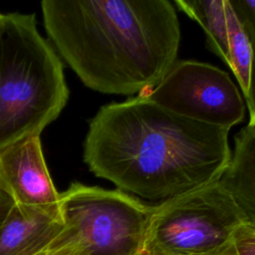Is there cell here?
I'll return each mask as SVG.
<instances>
[{
	"label": "cell",
	"mask_w": 255,
	"mask_h": 255,
	"mask_svg": "<svg viewBox=\"0 0 255 255\" xmlns=\"http://www.w3.org/2000/svg\"><path fill=\"white\" fill-rule=\"evenodd\" d=\"M232 244L237 255H255V227L242 225L235 232Z\"/></svg>",
	"instance_id": "cell-13"
},
{
	"label": "cell",
	"mask_w": 255,
	"mask_h": 255,
	"mask_svg": "<svg viewBox=\"0 0 255 255\" xmlns=\"http://www.w3.org/2000/svg\"><path fill=\"white\" fill-rule=\"evenodd\" d=\"M228 134L136 96L99 109L83 157L97 177L160 202L220 179L232 155Z\"/></svg>",
	"instance_id": "cell-1"
},
{
	"label": "cell",
	"mask_w": 255,
	"mask_h": 255,
	"mask_svg": "<svg viewBox=\"0 0 255 255\" xmlns=\"http://www.w3.org/2000/svg\"><path fill=\"white\" fill-rule=\"evenodd\" d=\"M238 21L249 36L255 38V0H229Z\"/></svg>",
	"instance_id": "cell-12"
},
{
	"label": "cell",
	"mask_w": 255,
	"mask_h": 255,
	"mask_svg": "<svg viewBox=\"0 0 255 255\" xmlns=\"http://www.w3.org/2000/svg\"><path fill=\"white\" fill-rule=\"evenodd\" d=\"M14 204L12 198L0 188V226Z\"/></svg>",
	"instance_id": "cell-16"
},
{
	"label": "cell",
	"mask_w": 255,
	"mask_h": 255,
	"mask_svg": "<svg viewBox=\"0 0 255 255\" xmlns=\"http://www.w3.org/2000/svg\"><path fill=\"white\" fill-rule=\"evenodd\" d=\"M137 255H148V254H145V253H141V252H140V253H138Z\"/></svg>",
	"instance_id": "cell-19"
},
{
	"label": "cell",
	"mask_w": 255,
	"mask_h": 255,
	"mask_svg": "<svg viewBox=\"0 0 255 255\" xmlns=\"http://www.w3.org/2000/svg\"><path fill=\"white\" fill-rule=\"evenodd\" d=\"M152 206L118 188L73 182L60 193L64 228L53 247L76 245L88 255H137Z\"/></svg>",
	"instance_id": "cell-5"
},
{
	"label": "cell",
	"mask_w": 255,
	"mask_h": 255,
	"mask_svg": "<svg viewBox=\"0 0 255 255\" xmlns=\"http://www.w3.org/2000/svg\"><path fill=\"white\" fill-rule=\"evenodd\" d=\"M42 255H88L84 249L76 245H61L48 250Z\"/></svg>",
	"instance_id": "cell-15"
},
{
	"label": "cell",
	"mask_w": 255,
	"mask_h": 255,
	"mask_svg": "<svg viewBox=\"0 0 255 255\" xmlns=\"http://www.w3.org/2000/svg\"><path fill=\"white\" fill-rule=\"evenodd\" d=\"M5 22H6V14H1L0 13V37L3 33L4 27H5Z\"/></svg>",
	"instance_id": "cell-18"
},
{
	"label": "cell",
	"mask_w": 255,
	"mask_h": 255,
	"mask_svg": "<svg viewBox=\"0 0 255 255\" xmlns=\"http://www.w3.org/2000/svg\"><path fill=\"white\" fill-rule=\"evenodd\" d=\"M69 99L64 67L35 14L9 13L0 37V149L40 135Z\"/></svg>",
	"instance_id": "cell-3"
},
{
	"label": "cell",
	"mask_w": 255,
	"mask_h": 255,
	"mask_svg": "<svg viewBox=\"0 0 255 255\" xmlns=\"http://www.w3.org/2000/svg\"><path fill=\"white\" fill-rule=\"evenodd\" d=\"M0 188L16 205L62 219L60 193L47 167L40 135L0 149Z\"/></svg>",
	"instance_id": "cell-7"
},
{
	"label": "cell",
	"mask_w": 255,
	"mask_h": 255,
	"mask_svg": "<svg viewBox=\"0 0 255 255\" xmlns=\"http://www.w3.org/2000/svg\"><path fill=\"white\" fill-rule=\"evenodd\" d=\"M174 4L201 26L208 49L227 64V0H175Z\"/></svg>",
	"instance_id": "cell-10"
},
{
	"label": "cell",
	"mask_w": 255,
	"mask_h": 255,
	"mask_svg": "<svg viewBox=\"0 0 255 255\" xmlns=\"http://www.w3.org/2000/svg\"><path fill=\"white\" fill-rule=\"evenodd\" d=\"M138 96L183 118L228 130L244 121L247 109L226 72L192 60H176L155 87Z\"/></svg>",
	"instance_id": "cell-6"
},
{
	"label": "cell",
	"mask_w": 255,
	"mask_h": 255,
	"mask_svg": "<svg viewBox=\"0 0 255 255\" xmlns=\"http://www.w3.org/2000/svg\"><path fill=\"white\" fill-rule=\"evenodd\" d=\"M63 228L60 218L14 204L0 226V255H42Z\"/></svg>",
	"instance_id": "cell-8"
},
{
	"label": "cell",
	"mask_w": 255,
	"mask_h": 255,
	"mask_svg": "<svg viewBox=\"0 0 255 255\" xmlns=\"http://www.w3.org/2000/svg\"><path fill=\"white\" fill-rule=\"evenodd\" d=\"M228 23V62L227 66L233 72L243 98L248 95L251 67L253 60L252 42L233 12L229 0H227Z\"/></svg>",
	"instance_id": "cell-11"
},
{
	"label": "cell",
	"mask_w": 255,
	"mask_h": 255,
	"mask_svg": "<svg viewBox=\"0 0 255 255\" xmlns=\"http://www.w3.org/2000/svg\"><path fill=\"white\" fill-rule=\"evenodd\" d=\"M52 44L91 90L143 95L177 60L180 26L168 0H44Z\"/></svg>",
	"instance_id": "cell-2"
},
{
	"label": "cell",
	"mask_w": 255,
	"mask_h": 255,
	"mask_svg": "<svg viewBox=\"0 0 255 255\" xmlns=\"http://www.w3.org/2000/svg\"><path fill=\"white\" fill-rule=\"evenodd\" d=\"M220 180L247 224L255 227V127L247 125L236 133L230 162Z\"/></svg>",
	"instance_id": "cell-9"
},
{
	"label": "cell",
	"mask_w": 255,
	"mask_h": 255,
	"mask_svg": "<svg viewBox=\"0 0 255 255\" xmlns=\"http://www.w3.org/2000/svg\"><path fill=\"white\" fill-rule=\"evenodd\" d=\"M205 255H237V253H236V251L233 247L232 241H231L229 244H227L215 251H212L208 254H205Z\"/></svg>",
	"instance_id": "cell-17"
},
{
	"label": "cell",
	"mask_w": 255,
	"mask_h": 255,
	"mask_svg": "<svg viewBox=\"0 0 255 255\" xmlns=\"http://www.w3.org/2000/svg\"><path fill=\"white\" fill-rule=\"evenodd\" d=\"M244 224L242 211L217 179L153 204L140 252L205 255L229 244Z\"/></svg>",
	"instance_id": "cell-4"
},
{
	"label": "cell",
	"mask_w": 255,
	"mask_h": 255,
	"mask_svg": "<svg viewBox=\"0 0 255 255\" xmlns=\"http://www.w3.org/2000/svg\"><path fill=\"white\" fill-rule=\"evenodd\" d=\"M251 42H252V48H253V60H252L248 95L244 99V101L246 104V108L249 112L248 126L255 127V38L252 39Z\"/></svg>",
	"instance_id": "cell-14"
}]
</instances>
